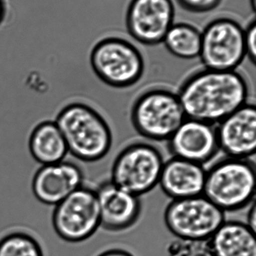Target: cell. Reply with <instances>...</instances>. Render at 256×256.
Segmentation results:
<instances>
[{"mask_svg": "<svg viewBox=\"0 0 256 256\" xmlns=\"http://www.w3.org/2000/svg\"><path fill=\"white\" fill-rule=\"evenodd\" d=\"M162 43L177 58L194 60L199 57L201 52V32L191 24H174Z\"/></svg>", "mask_w": 256, "mask_h": 256, "instance_id": "ac0fdd59", "label": "cell"}, {"mask_svg": "<svg viewBox=\"0 0 256 256\" xmlns=\"http://www.w3.org/2000/svg\"><path fill=\"white\" fill-rule=\"evenodd\" d=\"M0 256H45L40 239L24 227H12L0 234Z\"/></svg>", "mask_w": 256, "mask_h": 256, "instance_id": "d6986e66", "label": "cell"}, {"mask_svg": "<svg viewBox=\"0 0 256 256\" xmlns=\"http://www.w3.org/2000/svg\"><path fill=\"white\" fill-rule=\"evenodd\" d=\"M246 56L245 30L234 20H213L201 32L199 57L205 68L236 70Z\"/></svg>", "mask_w": 256, "mask_h": 256, "instance_id": "9c48e42d", "label": "cell"}, {"mask_svg": "<svg viewBox=\"0 0 256 256\" xmlns=\"http://www.w3.org/2000/svg\"><path fill=\"white\" fill-rule=\"evenodd\" d=\"M216 128L219 150L227 156L249 159L256 150V108L249 103L225 117Z\"/></svg>", "mask_w": 256, "mask_h": 256, "instance_id": "7c38bea8", "label": "cell"}, {"mask_svg": "<svg viewBox=\"0 0 256 256\" xmlns=\"http://www.w3.org/2000/svg\"><path fill=\"white\" fill-rule=\"evenodd\" d=\"M69 154L79 160L94 162L111 150L113 134L103 116L93 106L74 102L62 108L56 117Z\"/></svg>", "mask_w": 256, "mask_h": 256, "instance_id": "7a4b0ae2", "label": "cell"}, {"mask_svg": "<svg viewBox=\"0 0 256 256\" xmlns=\"http://www.w3.org/2000/svg\"><path fill=\"white\" fill-rule=\"evenodd\" d=\"M168 256H213L209 240L177 238L168 246Z\"/></svg>", "mask_w": 256, "mask_h": 256, "instance_id": "ffe728a7", "label": "cell"}, {"mask_svg": "<svg viewBox=\"0 0 256 256\" xmlns=\"http://www.w3.org/2000/svg\"><path fill=\"white\" fill-rule=\"evenodd\" d=\"M164 164L162 152L156 146L147 142H134L116 156L110 180L140 197L159 185Z\"/></svg>", "mask_w": 256, "mask_h": 256, "instance_id": "8992f818", "label": "cell"}, {"mask_svg": "<svg viewBox=\"0 0 256 256\" xmlns=\"http://www.w3.org/2000/svg\"><path fill=\"white\" fill-rule=\"evenodd\" d=\"M100 213V227L109 232H121L133 226L141 216L140 197L130 194L111 180L96 190Z\"/></svg>", "mask_w": 256, "mask_h": 256, "instance_id": "5bb4252c", "label": "cell"}, {"mask_svg": "<svg viewBox=\"0 0 256 256\" xmlns=\"http://www.w3.org/2000/svg\"><path fill=\"white\" fill-rule=\"evenodd\" d=\"M84 176L79 166L69 161L42 166L32 182L33 195L47 206H57L83 186Z\"/></svg>", "mask_w": 256, "mask_h": 256, "instance_id": "4fadbf2b", "label": "cell"}, {"mask_svg": "<svg viewBox=\"0 0 256 256\" xmlns=\"http://www.w3.org/2000/svg\"><path fill=\"white\" fill-rule=\"evenodd\" d=\"M172 0H131L126 12V28L139 43L153 46L163 42L174 24Z\"/></svg>", "mask_w": 256, "mask_h": 256, "instance_id": "30bf717a", "label": "cell"}, {"mask_svg": "<svg viewBox=\"0 0 256 256\" xmlns=\"http://www.w3.org/2000/svg\"><path fill=\"white\" fill-rule=\"evenodd\" d=\"M255 164L227 156L206 171L203 195L223 212H237L255 202Z\"/></svg>", "mask_w": 256, "mask_h": 256, "instance_id": "3957f363", "label": "cell"}, {"mask_svg": "<svg viewBox=\"0 0 256 256\" xmlns=\"http://www.w3.org/2000/svg\"><path fill=\"white\" fill-rule=\"evenodd\" d=\"M9 15V3L7 0H0V27L3 25Z\"/></svg>", "mask_w": 256, "mask_h": 256, "instance_id": "603a6c76", "label": "cell"}, {"mask_svg": "<svg viewBox=\"0 0 256 256\" xmlns=\"http://www.w3.org/2000/svg\"><path fill=\"white\" fill-rule=\"evenodd\" d=\"M29 149L33 159L42 166L64 160L69 153L64 137L54 121H44L32 131Z\"/></svg>", "mask_w": 256, "mask_h": 256, "instance_id": "e0dca14e", "label": "cell"}, {"mask_svg": "<svg viewBox=\"0 0 256 256\" xmlns=\"http://www.w3.org/2000/svg\"><path fill=\"white\" fill-rule=\"evenodd\" d=\"M177 94L186 118L214 126L249 102V85L237 70L204 68L186 78Z\"/></svg>", "mask_w": 256, "mask_h": 256, "instance_id": "6da1fadb", "label": "cell"}, {"mask_svg": "<svg viewBox=\"0 0 256 256\" xmlns=\"http://www.w3.org/2000/svg\"><path fill=\"white\" fill-rule=\"evenodd\" d=\"M225 218V212L204 195L172 200L164 215L167 228L177 238L190 240H209Z\"/></svg>", "mask_w": 256, "mask_h": 256, "instance_id": "ba28073f", "label": "cell"}, {"mask_svg": "<svg viewBox=\"0 0 256 256\" xmlns=\"http://www.w3.org/2000/svg\"><path fill=\"white\" fill-rule=\"evenodd\" d=\"M248 222L246 224L251 230H253L255 232V226H256V208L255 202L252 203V206H251L250 210H249V214H248Z\"/></svg>", "mask_w": 256, "mask_h": 256, "instance_id": "cb8c5ba5", "label": "cell"}, {"mask_svg": "<svg viewBox=\"0 0 256 256\" xmlns=\"http://www.w3.org/2000/svg\"><path fill=\"white\" fill-rule=\"evenodd\" d=\"M90 61L95 74L112 88L133 86L144 74L142 54L122 38L107 37L99 40L92 49Z\"/></svg>", "mask_w": 256, "mask_h": 256, "instance_id": "5b68a950", "label": "cell"}, {"mask_svg": "<svg viewBox=\"0 0 256 256\" xmlns=\"http://www.w3.org/2000/svg\"><path fill=\"white\" fill-rule=\"evenodd\" d=\"M250 2L252 3V8L253 10H255V0H250Z\"/></svg>", "mask_w": 256, "mask_h": 256, "instance_id": "484cf974", "label": "cell"}, {"mask_svg": "<svg viewBox=\"0 0 256 256\" xmlns=\"http://www.w3.org/2000/svg\"><path fill=\"white\" fill-rule=\"evenodd\" d=\"M206 170L204 166L172 156L165 161L159 185L172 200L203 195Z\"/></svg>", "mask_w": 256, "mask_h": 256, "instance_id": "9a60e30c", "label": "cell"}, {"mask_svg": "<svg viewBox=\"0 0 256 256\" xmlns=\"http://www.w3.org/2000/svg\"><path fill=\"white\" fill-rule=\"evenodd\" d=\"M186 118L177 93L164 87L146 90L131 108L134 129L150 141H168Z\"/></svg>", "mask_w": 256, "mask_h": 256, "instance_id": "277c9868", "label": "cell"}, {"mask_svg": "<svg viewBox=\"0 0 256 256\" xmlns=\"http://www.w3.org/2000/svg\"><path fill=\"white\" fill-rule=\"evenodd\" d=\"M183 9L192 13L203 14L216 9L221 0H177Z\"/></svg>", "mask_w": 256, "mask_h": 256, "instance_id": "44dd1931", "label": "cell"}, {"mask_svg": "<svg viewBox=\"0 0 256 256\" xmlns=\"http://www.w3.org/2000/svg\"><path fill=\"white\" fill-rule=\"evenodd\" d=\"M167 142L172 156L203 166L219 150L216 127L191 118H186Z\"/></svg>", "mask_w": 256, "mask_h": 256, "instance_id": "8fae6325", "label": "cell"}, {"mask_svg": "<svg viewBox=\"0 0 256 256\" xmlns=\"http://www.w3.org/2000/svg\"><path fill=\"white\" fill-rule=\"evenodd\" d=\"M255 233L246 224L225 221L209 239L213 256H256Z\"/></svg>", "mask_w": 256, "mask_h": 256, "instance_id": "2e32d148", "label": "cell"}, {"mask_svg": "<svg viewBox=\"0 0 256 256\" xmlns=\"http://www.w3.org/2000/svg\"><path fill=\"white\" fill-rule=\"evenodd\" d=\"M245 48L246 56L252 64L256 62V22L253 20L245 30Z\"/></svg>", "mask_w": 256, "mask_h": 256, "instance_id": "7402d4cb", "label": "cell"}, {"mask_svg": "<svg viewBox=\"0 0 256 256\" xmlns=\"http://www.w3.org/2000/svg\"><path fill=\"white\" fill-rule=\"evenodd\" d=\"M97 256H134L128 251L121 249H112L105 251Z\"/></svg>", "mask_w": 256, "mask_h": 256, "instance_id": "d4e9b609", "label": "cell"}, {"mask_svg": "<svg viewBox=\"0 0 256 256\" xmlns=\"http://www.w3.org/2000/svg\"><path fill=\"white\" fill-rule=\"evenodd\" d=\"M52 226L63 242L78 244L92 237L100 227L96 190L81 186L54 206Z\"/></svg>", "mask_w": 256, "mask_h": 256, "instance_id": "52a82bcc", "label": "cell"}]
</instances>
